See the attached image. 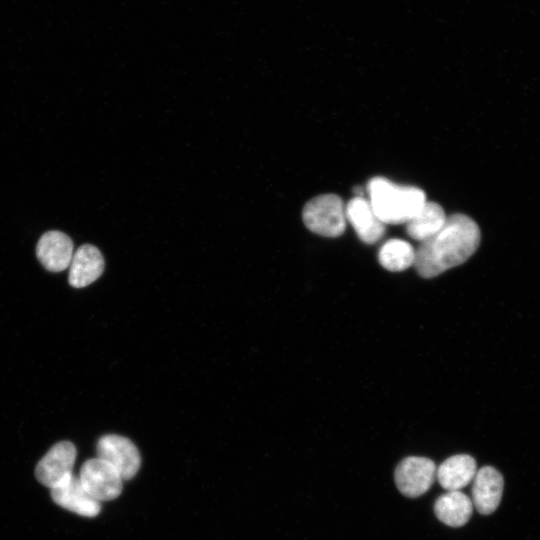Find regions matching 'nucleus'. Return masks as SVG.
Returning <instances> with one entry per match:
<instances>
[{"instance_id":"obj_17","label":"nucleus","mask_w":540,"mask_h":540,"mask_svg":"<svg viewBox=\"0 0 540 540\" xmlns=\"http://www.w3.org/2000/svg\"><path fill=\"white\" fill-rule=\"evenodd\" d=\"M353 191L355 196H364V191L361 186H356Z\"/></svg>"},{"instance_id":"obj_3","label":"nucleus","mask_w":540,"mask_h":540,"mask_svg":"<svg viewBox=\"0 0 540 540\" xmlns=\"http://www.w3.org/2000/svg\"><path fill=\"white\" fill-rule=\"evenodd\" d=\"M302 218L311 232L324 237H339L346 229L345 206L336 194H322L309 200Z\"/></svg>"},{"instance_id":"obj_14","label":"nucleus","mask_w":540,"mask_h":540,"mask_svg":"<svg viewBox=\"0 0 540 540\" xmlns=\"http://www.w3.org/2000/svg\"><path fill=\"white\" fill-rule=\"evenodd\" d=\"M471 499L461 492L448 491L438 497L434 503V513L444 524L451 527L465 525L472 516Z\"/></svg>"},{"instance_id":"obj_1","label":"nucleus","mask_w":540,"mask_h":540,"mask_svg":"<svg viewBox=\"0 0 540 540\" xmlns=\"http://www.w3.org/2000/svg\"><path fill=\"white\" fill-rule=\"evenodd\" d=\"M480 239L479 226L472 218L452 214L437 233L420 243L413 266L421 277H435L466 262L477 250Z\"/></svg>"},{"instance_id":"obj_5","label":"nucleus","mask_w":540,"mask_h":540,"mask_svg":"<svg viewBox=\"0 0 540 540\" xmlns=\"http://www.w3.org/2000/svg\"><path fill=\"white\" fill-rule=\"evenodd\" d=\"M97 457L111 465L121 476L129 480L140 468L141 457L134 443L126 437L107 434L99 438Z\"/></svg>"},{"instance_id":"obj_6","label":"nucleus","mask_w":540,"mask_h":540,"mask_svg":"<svg viewBox=\"0 0 540 540\" xmlns=\"http://www.w3.org/2000/svg\"><path fill=\"white\" fill-rule=\"evenodd\" d=\"M436 469L435 463L429 458L406 457L395 469L396 486L406 497H419L432 486L436 477Z\"/></svg>"},{"instance_id":"obj_2","label":"nucleus","mask_w":540,"mask_h":540,"mask_svg":"<svg viewBox=\"0 0 540 540\" xmlns=\"http://www.w3.org/2000/svg\"><path fill=\"white\" fill-rule=\"evenodd\" d=\"M367 192L375 214L385 225L407 223L427 202L422 189L398 185L384 177L371 178Z\"/></svg>"},{"instance_id":"obj_10","label":"nucleus","mask_w":540,"mask_h":540,"mask_svg":"<svg viewBox=\"0 0 540 540\" xmlns=\"http://www.w3.org/2000/svg\"><path fill=\"white\" fill-rule=\"evenodd\" d=\"M36 254L48 271H63L69 267L74 254L72 240L61 231H48L40 237Z\"/></svg>"},{"instance_id":"obj_7","label":"nucleus","mask_w":540,"mask_h":540,"mask_svg":"<svg viewBox=\"0 0 540 540\" xmlns=\"http://www.w3.org/2000/svg\"><path fill=\"white\" fill-rule=\"evenodd\" d=\"M77 451L70 441L54 444L35 468L37 480L52 489L72 473Z\"/></svg>"},{"instance_id":"obj_4","label":"nucleus","mask_w":540,"mask_h":540,"mask_svg":"<svg viewBox=\"0 0 540 540\" xmlns=\"http://www.w3.org/2000/svg\"><path fill=\"white\" fill-rule=\"evenodd\" d=\"M78 477L84 489L99 502L113 500L121 494V476L98 457L85 461Z\"/></svg>"},{"instance_id":"obj_16","label":"nucleus","mask_w":540,"mask_h":540,"mask_svg":"<svg viewBox=\"0 0 540 540\" xmlns=\"http://www.w3.org/2000/svg\"><path fill=\"white\" fill-rule=\"evenodd\" d=\"M378 261L389 271H403L414 265L415 249L409 242L393 238L380 247Z\"/></svg>"},{"instance_id":"obj_13","label":"nucleus","mask_w":540,"mask_h":540,"mask_svg":"<svg viewBox=\"0 0 540 540\" xmlns=\"http://www.w3.org/2000/svg\"><path fill=\"white\" fill-rule=\"evenodd\" d=\"M476 472L477 465L472 456L457 454L446 459L436 469V478L447 491H457L467 486Z\"/></svg>"},{"instance_id":"obj_8","label":"nucleus","mask_w":540,"mask_h":540,"mask_svg":"<svg viewBox=\"0 0 540 540\" xmlns=\"http://www.w3.org/2000/svg\"><path fill=\"white\" fill-rule=\"evenodd\" d=\"M50 490L53 501L66 510L84 517H94L100 512V502L84 489L73 473Z\"/></svg>"},{"instance_id":"obj_11","label":"nucleus","mask_w":540,"mask_h":540,"mask_svg":"<svg viewBox=\"0 0 540 540\" xmlns=\"http://www.w3.org/2000/svg\"><path fill=\"white\" fill-rule=\"evenodd\" d=\"M503 477L491 466L477 470L472 486L473 504L482 515L493 513L501 501L503 492Z\"/></svg>"},{"instance_id":"obj_9","label":"nucleus","mask_w":540,"mask_h":540,"mask_svg":"<svg viewBox=\"0 0 540 540\" xmlns=\"http://www.w3.org/2000/svg\"><path fill=\"white\" fill-rule=\"evenodd\" d=\"M345 215L359 239L366 244L378 242L385 234V224L380 221L364 196H355L349 200L345 206Z\"/></svg>"},{"instance_id":"obj_15","label":"nucleus","mask_w":540,"mask_h":540,"mask_svg":"<svg viewBox=\"0 0 540 540\" xmlns=\"http://www.w3.org/2000/svg\"><path fill=\"white\" fill-rule=\"evenodd\" d=\"M446 218L440 204L427 201L406 223V233L417 241H425L441 229Z\"/></svg>"},{"instance_id":"obj_12","label":"nucleus","mask_w":540,"mask_h":540,"mask_svg":"<svg viewBox=\"0 0 540 540\" xmlns=\"http://www.w3.org/2000/svg\"><path fill=\"white\" fill-rule=\"evenodd\" d=\"M69 267V284L74 288H83L101 276L104 259L97 247L84 244L74 252Z\"/></svg>"}]
</instances>
